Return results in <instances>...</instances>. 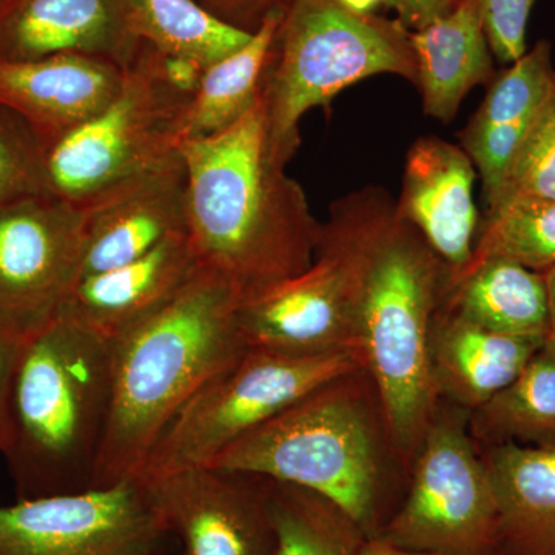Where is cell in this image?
<instances>
[{"instance_id":"cell-16","label":"cell","mask_w":555,"mask_h":555,"mask_svg":"<svg viewBox=\"0 0 555 555\" xmlns=\"http://www.w3.org/2000/svg\"><path fill=\"white\" fill-rule=\"evenodd\" d=\"M476 177L465 150L443 139L420 138L409 150L396 208L443 261L449 278L466 269L476 246Z\"/></svg>"},{"instance_id":"cell-18","label":"cell","mask_w":555,"mask_h":555,"mask_svg":"<svg viewBox=\"0 0 555 555\" xmlns=\"http://www.w3.org/2000/svg\"><path fill=\"white\" fill-rule=\"evenodd\" d=\"M551 46L540 40L494 76L476 115L462 133V149L480 173L486 203L494 201L507 167L553 89Z\"/></svg>"},{"instance_id":"cell-24","label":"cell","mask_w":555,"mask_h":555,"mask_svg":"<svg viewBox=\"0 0 555 555\" xmlns=\"http://www.w3.org/2000/svg\"><path fill=\"white\" fill-rule=\"evenodd\" d=\"M281 16L283 10L270 14L241 49L204 68L182 118V142L229 129L257 104Z\"/></svg>"},{"instance_id":"cell-27","label":"cell","mask_w":555,"mask_h":555,"mask_svg":"<svg viewBox=\"0 0 555 555\" xmlns=\"http://www.w3.org/2000/svg\"><path fill=\"white\" fill-rule=\"evenodd\" d=\"M126 5L145 43L203 67L241 49L251 36L219 21L196 0H126Z\"/></svg>"},{"instance_id":"cell-1","label":"cell","mask_w":555,"mask_h":555,"mask_svg":"<svg viewBox=\"0 0 555 555\" xmlns=\"http://www.w3.org/2000/svg\"><path fill=\"white\" fill-rule=\"evenodd\" d=\"M188 235L201 268L247 299L312 264L321 222L270 144L261 94L229 129L179 145Z\"/></svg>"},{"instance_id":"cell-7","label":"cell","mask_w":555,"mask_h":555,"mask_svg":"<svg viewBox=\"0 0 555 555\" xmlns=\"http://www.w3.org/2000/svg\"><path fill=\"white\" fill-rule=\"evenodd\" d=\"M383 196L385 190L369 188L338 201L321 224L312 264L241 301L240 328L248 347L291 356L356 353L364 248Z\"/></svg>"},{"instance_id":"cell-31","label":"cell","mask_w":555,"mask_h":555,"mask_svg":"<svg viewBox=\"0 0 555 555\" xmlns=\"http://www.w3.org/2000/svg\"><path fill=\"white\" fill-rule=\"evenodd\" d=\"M489 49L502 64L526 53V28L537 0H476Z\"/></svg>"},{"instance_id":"cell-15","label":"cell","mask_w":555,"mask_h":555,"mask_svg":"<svg viewBox=\"0 0 555 555\" xmlns=\"http://www.w3.org/2000/svg\"><path fill=\"white\" fill-rule=\"evenodd\" d=\"M142 46L126 0H0V61L83 54L126 69Z\"/></svg>"},{"instance_id":"cell-6","label":"cell","mask_w":555,"mask_h":555,"mask_svg":"<svg viewBox=\"0 0 555 555\" xmlns=\"http://www.w3.org/2000/svg\"><path fill=\"white\" fill-rule=\"evenodd\" d=\"M377 75L416 86L411 30L400 21L357 14L338 0H288L261 86L278 158H294L306 113L328 107L343 90Z\"/></svg>"},{"instance_id":"cell-5","label":"cell","mask_w":555,"mask_h":555,"mask_svg":"<svg viewBox=\"0 0 555 555\" xmlns=\"http://www.w3.org/2000/svg\"><path fill=\"white\" fill-rule=\"evenodd\" d=\"M390 465L401 467L377 390L366 372L357 369L318 387L208 466L301 486L327 496L371 540L392 516Z\"/></svg>"},{"instance_id":"cell-4","label":"cell","mask_w":555,"mask_h":555,"mask_svg":"<svg viewBox=\"0 0 555 555\" xmlns=\"http://www.w3.org/2000/svg\"><path fill=\"white\" fill-rule=\"evenodd\" d=\"M448 280L447 266L386 193L364 248L353 349L377 390L404 470H411L440 403L429 347Z\"/></svg>"},{"instance_id":"cell-32","label":"cell","mask_w":555,"mask_h":555,"mask_svg":"<svg viewBox=\"0 0 555 555\" xmlns=\"http://www.w3.org/2000/svg\"><path fill=\"white\" fill-rule=\"evenodd\" d=\"M219 21L254 35L270 14L283 10L288 0H196Z\"/></svg>"},{"instance_id":"cell-10","label":"cell","mask_w":555,"mask_h":555,"mask_svg":"<svg viewBox=\"0 0 555 555\" xmlns=\"http://www.w3.org/2000/svg\"><path fill=\"white\" fill-rule=\"evenodd\" d=\"M440 400L409 470V489L375 539L444 555H505L499 511L470 412Z\"/></svg>"},{"instance_id":"cell-30","label":"cell","mask_w":555,"mask_h":555,"mask_svg":"<svg viewBox=\"0 0 555 555\" xmlns=\"http://www.w3.org/2000/svg\"><path fill=\"white\" fill-rule=\"evenodd\" d=\"M46 193V145L27 120L0 105V207Z\"/></svg>"},{"instance_id":"cell-29","label":"cell","mask_w":555,"mask_h":555,"mask_svg":"<svg viewBox=\"0 0 555 555\" xmlns=\"http://www.w3.org/2000/svg\"><path fill=\"white\" fill-rule=\"evenodd\" d=\"M517 199L555 201V82L488 208Z\"/></svg>"},{"instance_id":"cell-26","label":"cell","mask_w":555,"mask_h":555,"mask_svg":"<svg viewBox=\"0 0 555 555\" xmlns=\"http://www.w3.org/2000/svg\"><path fill=\"white\" fill-rule=\"evenodd\" d=\"M269 511L272 555H358L369 540L343 507L301 486L269 480Z\"/></svg>"},{"instance_id":"cell-19","label":"cell","mask_w":555,"mask_h":555,"mask_svg":"<svg viewBox=\"0 0 555 555\" xmlns=\"http://www.w3.org/2000/svg\"><path fill=\"white\" fill-rule=\"evenodd\" d=\"M545 339L477 326L440 305L430 332V374L440 400L473 412L509 386Z\"/></svg>"},{"instance_id":"cell-3","label":"cell","mask_w":555,"mask_h":555,"mask_svg":"<svg viewBox=\"0 0 555 555\" xmlns=\"http://www.w3.org/2000/svg\"><path fill=\"white\" fill-rule=\"evenodd\" d=\"M112 378L113 339L67 308L22 341L0 438L17 500L94 488Z\"/></svg>"},{"instance_id":"cell-12","label":"cell","mask_w":555,"mask_h":555,"mask_svg":"<svg viewBox=\"0 0 555 555\" xmlns=\"http://www.w3.org/2000/svg\"><path fill=\"white\" fill-rule=\"evenodd\" d=\"M83 222L50 193L0 207V332L25 341L60 315L82 278Z\"/></svg>"},{"instance_id":"cell-17","label":"cell","mask_w":555,"mask_h":555,"mask_svg":"<svg viewBox=\"0 0 555 555\" xmlns=\"http://www.w3.org/2000/svg\"><path fill=\"white\" fill-rule=\"evenodd\" d=\"M122 80L118 65L83 54L0 61V105L27 120L47 149L107 107Z\"/></svg>"},{"instance_id":"cell-2","label":"cell","mask_w":555,"mask_h":555,"mask_svg":"<svg viewBox=\"0 0 555 555\" xmlns=\"http://www.w3.org/2000/svg\"><path fill=\"white\" fill-rule=\"evenodd\" d=\"M235 287L206 268L113 339L112 404L94 488L137 478L190 398L248 349Z\"/></svg>"},{"instance_id":"cell-36","label":"cell","mask_w":555,"mask_h":555,"mask_svg":"<svg viewBox=\"0 0 555 555\" xmlns=\"http://www.w3.org/2000/svg\"><path fill=\"white\" fill-rule=\"evenodd\" d=\"M547 288V332L545 345L555 350V268L543 273Z\"/></svg>"},{"instance_id":"cell-28","label":"cell","mask_w":555,"mask_h":555,"mask_svg":"<svg viewBox=\"0 0 555 555\" xmlns=\"http://www.w3.org/2000/svg\"><path fill=\"white\" fill-rule=\"evenodd\" d=\"M489 258L539 273L555 268V201L517 199L488 208L469 264Z\"/></svg>"},{"instance_id":"cell-25","label":"cell","mask_w":555,"mask_h":555,"mask_svg":"<svg viewBox=\"0 0 555 555\" xmlns=\"http://www.w3.org/2000/svg\"><path fill=\"white\" fill-rule=\"evenodd\" d=\"M469 427L488 444L555 447V350L543 345L509 386L470 412Z\"/></svg>"},{"instance_id":"cell-23","label":"cell","mask_w":555,"mask_h":555,"mask_svg":"<svg viewBox=\"0 0 555 555\" xmlns=\"http://www.w3.org/2000/svg\"><path fill=\"white\" fill-rule=\"evenodd\" d=\"M441 305L496 334L546 338L545 275L509 259L473 262L449 278Z\"/></svg>"},{"instance_id":"cell-20","label":"cell","mask_w":555,"mask_h":555,"mask_svg":"<svg viewBox=\"0 0 555 555\" xmlns=\"http://www.w3.org/2000/svg\"><path fill=\"white\" fill-rule=\"evenodd\" d=\"M198 266L188 232L178 233L134 261L82 278L65 308L115 339L169 301Z\"/></svg>"},{"instance_id":"cell-21","label":"cell","mask_w":555,"mask_h":555,"mask_svg":"<svg viewBox=\"0 0 555 555\" xmlns=\"http://www.w3.org/2000/svg\"><path fill=\"white\" fill-rule=\"evenodd\" d=\"M423 109L449 124L467 93L494 79L492 51L476 0H456L443 16L411 31Z\"/></svg>"},{"instance_id":"cell-37","label":"cell","mask_w":555,"mask_h":555,"mask_svg":"<svg viewBox=\"0 0 555 555\" xmlns=\"http://www.w3.org/2000/svg\"><path fill=\"white\" fill-rule=\"evenodd\" d=\"M338 2L357 14H377L379 7H389V0H338Z\"/></svg>"},{"instance_id":"cell-33","label":"cell","mask_w":555,"mask_h":555,"mask_svg":"<svg viewBox=\"0 0 555 555\" xmlns=\"http://www.w3.org/2000/svg\"><path fill=\"white\" fill-rule=\"evenodd\" d=\"M455 2L456 0H389V7L397 11L398 21L404 27L415 31L443 16Z\"/></svg>"},{"instance_id":"cell-34","label":"cell","mask_w":555,"mask_h":555,"mask_svg":"<svg viewBox=\"0 0 555 555\" xmlns=\"http://www.w3.org/2000/svg\"><path fill=\"white\" fill-rule=\"evenodd\" d=\"M21 345V339L0 332V438H2L7 390H9L11 374H13L14 363H16Z\"/></svg>"},{"instance_id":"cell-22","label":"cell","mask_w":555,"mask_h":555,"mask_svg":"<svg viewBox=\"0 0 555 555\" xmlns=\"http://www.w3.org/2000/svg\"><path fill=\"white\" fill-rule=\"evenodd\" d=\"M483 460L505 555H555V447L506 441Z\"/></svg>"},{"instance_id":"cell-14","label":"cell","mask_w":555,"mask_h":555,"mask_svg":"<svg viewBox=\"0 0 555 555\" xmlns=\"http://www.w3.org/2000/svg\"><path fill=\"white\" fill-rule=\"evenodd\" d=\"M80 206L86 218L82 278L134 261L188 232L181 153Z\"/></svg>"},{"instance_id":"cell-13","label":"cell","mask_w":555,"mask_h":555,"mask_svg":"<svg viewBox=\"0 0 555 555\" xmlns=\"http://www.w3.org/2000/svg\"><path fill=\"white\" fill-rule=\"evenodd\" d=\"M141 480L181 539V555L273 554L268 478L196 466Z\"/></svg>"},{"instance_id":"cell-35","label":"cell","mask_w":555,"mask_h":555,"mask_svg":"<svg viewBox=\"0 0 555 555\" xmlns=\"http://www.w3.org/2000/svg\"><path fill=\"white\" fill-rule=\"evenodd\" d=\"M358 555H444L438 553H427V551L406 550L390 545V543L383 542L379 539L367 540L366 545L363 546L361 553Z\"/></svg>"},{"instance_id":"cell-8","label":"cell","mask_w":555,"mask_h":555,"mask_svg":"<svg viewBox=\"0 0 555 555\" xmlns=\"http://www.w3.org/2000/svg\"><path fill=\"white\" fill-rule=\"evenodd\" d=\"M361 369L352 350L291 356L248 347L175 415L138 478L208 466L225 449L318 387Z\"/></svg>"},{"instance_id":"cell-11","label":"cell","mask_w":555,"mask_h":555,"mask_svg":"<svg viewBox=\"0 0 555 555\" xmlns=\"http://www.w3.org/2000/svg\"><path fill=\"white\" fill-rule=\"evenodd\" d=\"M169 534L141 478L0 507V555H158Z\"/></svg>"},{"instance_id":"cell-9","label":"cell","mask_w":555,"mask_h":555,"mask_svg":"<svg viewBox=\"0 0 555 555\" xmlns=\"http://www.w3.org/2000/svg\"><path fill=\"white\" fill-rule=\"evenodd\" d=\"M190 101L160 78L144 42L107 107L46 149L50 195L80 206L166 163L179 152Z\"/></svg>"}]
</instances>
